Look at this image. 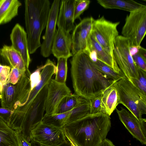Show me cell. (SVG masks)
<instances>
[{"mask_svg":"<svg viewBox=\"0 0 146 146\" xmlns=\"http://www.w3.org/2000/svg\"><path fill=\"white\" fill-rule=\"evenodd\" d=\"M73 56L70 60L71 74L74 90L78 96L90 100L117 81L108 78L97 69L87 54L81 52Z\"/></svg>","mask_w":146,"mask_h":146,"instance_id":"1","label":"cell"},{"mask_svg":"<svg viewBox=\"0 0 146 146\" xmlns=\"http://www.w3.org/2000/svg\"><path fill=\"white\" fill-rule=\"evenodd\" d=\"M111 124L110 116L99 113L67 123L62 129L77 146H100Z\"/></svg>","mask_w":146,"mask_h":146,"instance_id":"2","label":"cell"},{"mask_svg":"<svg viewBox=\"0 0 146 146\" xmlns=\"http://www.w3.org/2000/svg\"><path fill=\"white\" fill-rule=\"evenodd\" d=\"M25 21L29 54L41 46L40 38L46 27L50 3L48 0H25Z\"/></svg>","mask_w":146,"mask_h":146,"instance_id":"3","label":"cell"},{"mask_svg":"<svg viewBox=\"0 0 146 146\" xmlns=\"http://www.w3.org/2000/svg\"><path fill=\"white\" fill-rule=\"evenodd\" d=\"M119 104L125 107L139 120L146 114V96H144L124 76L115 82Z\"/></svg>","mask_w":146,"mask_h":146,"instance_id":"4","label":"cell"},{"mask_svg":"<svg viewBox=\"0 0 146 146\" xmlns=\"http://www.w3.org/2000/svg\"><path fill=\"white\" fill-rule=\"evenodd\" d=\"M31 74L27 70L15 84L6 83L3 85L0 94L1 107L14 111L26 103L31 91Z\"/></svg>","mask_w":146,"mask_h":146,"instance_id":"5","label":"cell"},{"mask_svg":"<svg viewBox=\"0 0 146 146\" xmlns=\"http://www.w3.org/2000/svg\"><path fill=\"white\" fill-rule=\"evenodd\" d=\"M146 33V6L144 5L127 16L121 34L129 39L130 46H139Z\"/></svg>","mask_w":146,"mask_h":146,"instance_id":"6","label":"cell"},{"mask_svg":"<svg viewBox=\"0 0 146 146\" xmlns=\"http://www.w3.org/2000/svg\"><path fill=\"white\" fill-rule=\"evenodd\" d=\"M48 84L46 85L36 96L25 113L21 130L24 137L29 142L31 141V131L42 122L45 111Z\"/></svg>","mask_w":146,"mask_h":146,"instance_id":"7","label":"cell"},{"mask_svg":"<svg viewBox=\"0 0 146 146\" xmlns=\"http://www.w3.org/2000/svg\"><path fill=\"white\" fill-rule=\"evenodd\" d=\"M129 39L119 35L114 43L113 56L119 68L130 81L131 79H138L139 69L134 62L130 51Z\"/></svg>","mask_w":146,"mask_h":146,"instance_id":"8","label":"cell"},{"mask_svg":"<svg viewBox=\"0 0 146 146\" xmlns=\"http://www.w3.org/2000/svg\"><path fill=\"white\" fill-rule=\"evenodd\" d=\"M119 22H113L104 16L93 22L91 34L97 41L110 54L113 56L114 43L119 35L117 27Z\"/></svg>","mask_w":146,"mask_h":146,"instance_id":"9","label":"cell"},{"mask_svg":"<svg viewBox=\"0 0 146 146\" xmlns=\"http://www.w3.org/2000/svg\"><path fill=\"white\" fill-rule=\"evenodd\" d=\"M30 139L40 146H59L67 140L62 128L42 122L31 131Z\"/></svg>","mask_w":146,"mask_h":146,"instance_id":"10","label":"cell"},{"mask_svg":"<svg viewBox=\"0 0 146 146\" xmlns=\"http://www.w3.org/2000/svg\"><path fill=\"white\" fill-rule=\"evenodd\" d=\"M94 19L92 17L85 18L75 27L71 35L73 55L86 50Z\"/></svg>","mask_w":146,"mask_h":146,"instance_id":"11","label":"cell"},{"mask_svg":"<svg viewBox=\"0 0 146 146\" xmlns=\"http://www.w3.org/2000/svg\"><path fill=\"white\" fill-rule=\"evenodd\" d=\"M60 1L54 0L52 3L48 13L45 32L43 36V42L41 44L40 54L44 57H47L51 54V49L56 32Z\"/></svg>","mask_w":146,"mask_h":146,"instance_id":"12","label":"cell"},{"mask_svg":"<svg viewBox=\"0 0 146 146\" xmlns=\"http://www.w3.org/2000/svg\"><path fill=\"white\" fill-rule=\"evenodd\" d=\"M116 109L119 118L133 137L142 144L146 145V119L139 120L133 114L125 109Z\"/></svg>","mask_w":146,"mask_h":146,"instance_id":"13","label":"cell"},{"mask_svg":"<svg viewBox=\"0 0 146 146\" xmlns=\"http://www.w3.org/2000/svg\"><path fill=\"white\" fill-rule=\"evenodd\" d=\"M71 94L66 83H60L51 79L48 84L45 102L46 114H53L57 106L65 96Z\"/></svg>","mask_w":146,"mask_h":146,"instance_id":"14","label":"cell"},{"mask_svg":"<svg viewBox=\"0 0 146 146\" xmlns=\"http://www.w3.org/2000/svg\"><path fill=\"white\" fill-rule=\"evenodd\" d=\"M12 47L21 55L26 68L28 69L31 61L26 32L19 23L13 28L10 35Z\"/></svg>","mask_w":146,"mask_h":146,"instance_id":"15","label":"cell"},{"mask_svg":"<svg viewBox=\"0 0 146 146\" xmlns=\"http://www.w3.org/2000/svg\"><path fill=\"white\" fill-rule=\"evenodd\" d=\"M71 46V35L58 28L53 41L51 53L57 58H68L73 56L70 52Z\"/></svg>","mask_w":146,"mask_h":146,"instance_id":"16","label":"cell"},{"mask_svg":"<svg viewBox=\"0 0 146 146\" xmlns=\"http://www.w3.org/2000/svg\"><path fill=\"white\" fill-rule=\"evenodd\" d=\"M56 66L49 59H48L40 73L41 80L39 83L30 92L27 100L23 106L19 107V111L25 113L30 104L41 89L51 79L52 76L56 73Z\"/></svg>","mask_w":146,"mask_h":146,"instance_id":"17","label":"cell"},{"mask_svg":"<svg viewBox=\"0 0 146 146\" xmlns=\"http://www.w3.org/2000/svg\"><path fill=\"white\" fill-rule=\"evenodd\" d=\"M74 0H62L60 4L57 25L66 33H69L75 26L74 19Z\"/></svg>","mask_w":146,"mask_h":146,"instance_id":"18","label":"cell"},{"mask_svg":"<svg viewBox=\"0 0 146 146\" xmlns=\"http://www.w3.org/2000/svg\"><path fill=\"white\" fill-rule=\"evenodd\" d=\"M91 50L95 52L97 59L111 67L117 73L124 75L113 57L108 53L91 34L88 41L87 48L84 52L88 54Z\"/></svg>","mask_w":146,"mask_h":146,"instance_id":"19","label":"cell"},{"mask_svg":"<svg viewBox=\"0 0 146 146\" xmlns=\"http://www.w3.org/2000/svg\"><path fill=\"white\" fill-rule=\"evenodd\" d=\"M114 83L107 87L102 93L101 113L110 116L119 104L117 91Z\"/></svg>","mask_w":146,"mask_h":146,"instance_id":"20","label":"cell"},{"mask_svg":"<svg viewBox=\"0 0 146 146\" xmlns=\"http://www.w3.org/2000/svg\"><path fill=\"white\" fill-rule=\"evenodd\" d=\"M0 56L11 68L16 67L24 73L28 69L20 54L12 46L4 45L0 49Z\"/></svg>","mask_w":146,"mask_h":146,"instance_id":"21","label":"cell"},{"mask_svg":"<svg viewBox=\"0 0 146 146\" xmlns=\"http://www.w3.org/2000/svg\"><path fill=\"white\" fill-rule=\"evenodd\" d=\"M21 5L18 0H0V25L9 22L16 16Z\"/></svg>","mask_w":146,"mask_h":146,"instance_id":"22","label":"cell"},{"mask_svg":"<svg viewBox=\"0 0 146 146\" xmlns=\"http://www.w3.org/2000/svg\"><path fill=\"white\" fill-rule=\"evenodd\" d=\"M97 1L106 9H117L129 12L144 5L133 0H97Z\"/></svg>","mask_w":146,"mask_h":146,"instance_id":"23","label":"cell"},{"mask_svg":"<svg viewBox=\"0 0 146 146\" xmlns=\"http://www.w3.org/2000/svg\"><path fill=\"white\" fill-rule=\"evenodd\" d=\"M0 146H18L15 131L0 117Z\"/></svg>","mask_w":146,"mask_h":146,"instance_id":"24","label":"cell"},{"mask_svg":"<svg viewBox=\"0 0 146 146\" xmlns=\"http://www.w3.org/2000/svg\"><path fill=\"white\" fill-rule=\"evenodd\" d=\"M85 98L75 94L64 97L56 108L54 114H60L70 111Z\"/></svg>","mask_w":146,"mask_h":146,"instance_id":"25","label":"cell"},{"mask_svg":"<svg viewBox=\"0 0 146 146\" xmlns=\"http://www.w3.org/2000/svg\"><path fill=\"white\" fill-rule=\"evenodd\" d=\"M70 111L63 113L48 115L45 114L42 121L43 123L59 128H62L67 124Z\"/></svg>","mask_w":146,"mask_h":146,"instance_id":"26","label":"cell"},{"mask_svg":"<svg viewBox=\"0 0 146 146\" xmlns=\"http://www.w3.org/2000/svg\"><path fill=\"white\" fill-rule=\"evenodd\" d=\"M89 100L85 99L70 111L67 124L80 119L89 114Z\"/></svg>","mask_w":146,"mask_h":146,"instance_id":"27","label":"cell"},{"mask_svg":"<svg viewBox=\"0 0 146 146\" xmlns=\"http://www.w3.org/2000/svg\"><path fill=\"white\" fill-rule=\"evenodd\" d=\"M92 62L97 69L110 79L117 81L125 76L116 72L111 67L98 59Z\"/></svg>","mask_w":146,"mask_h":146,"instance_id":"28","label":"cell"},{"mask_svg":"<svg viewBox=\"0 0 146 146\" xmlns=\"http://www.w3.org/2000/svg\"><path fill=\"white\" fill-rule=\"evenodd\" d=\"M68 58L63 57L57 58L54 80L58 82L65 83L67 76Z\"/></svg>","mask_w":146,"mask_h":146,"instance_id":"29","label":"cell"},{"mask_svg":"<svg viewBox=\"0 0 146 146\" xmlns=\"http://www.w3.org/2000/svg\"><path fill=\"white\" fill-rule=\"evenodd\" d=\"M137 66L140 69L146 72V50L139 46L137 52L131 55Z\"/></svg>","mask_w":146,"mask_h":146,"instance_id":"30","label":"cell"},{"mask_svg":"<svg viewBox=\"0 0 146 146\" xmlns=\"http://www.w3.org/2000/svg\"><path fill=\"white\" fill-rule=\"evenodd\" d=\"M130 81L138 91L146 96V72L139 69V78L131 79Z\"/></svg>","mask_w":146,"mask_h":146,"instance_id":"31","label":"cell"},{"mask_svg":"<svg viewBox=\"0 0 146 146\" xmlns=\"http://www.w3.org/2000/svg\"><path fill=\"white\" fill-rule=\"evenodd\" d=\"M90 3L88 0H74V19H80V15L88 8Z\"/></svg>","mask_w":146,"mask_h":146,"instance_id":"32","label":"cell"},{"mask_svg":"<svg viewBox=\"0 0 146 146\" xmlns=\"http://www.w3.org/2000/svg\"><path fill=\"white\" fill-rule=\"evenodd\" d=\"M102 96V93L89 100V114H94L101 113Z\"/></svg>","mask_w":146,"mask_h":146,"instance_id":"33","label":"cell"},{"mask_svg":"<svg viewBox=\"0 0 146 146\" xmlns=\"http://www.w3.org/2000/svg\"><path fill=\"white\" fill-rule=\"evenodd\" d=\"M24 73L17 68H11L6 83H10L13 85L15 84Z\"/></svg>","mask_w":146,"mask_h":146,"instance_id":"34","label":"cell"},{"mask_svg":"<svg viewBox=\"0 0 146 146\" xmlns=\"http://www.w3.org/2000/svg\"><path fill=\"white\" fill-rule=\"evenodd\" d=\"M43 67L44 66L40 67L31 74L30 77L31 91L40 82L41 80L40 71L42 69Z\"/></svg>","mask_w":146,"mask_h":146,"instance_id":"35","label":"cell"},{"mask_svg":"<svg viewBox=\"0 0 146 146\" xmlns=\"http://www.w3.org/2000/svg\"><path fill=\"white\" fill-rule=\"evenodd\" d=\"M11 69L9 66L2 65L0 63V82L3 86L6 82Z\"/></svg>","mask_w":146,"mask_h":146,"instance_id":"36","label":"cell"},{"mask_svg":"<svg viewBox=\"0 0 146 146\" xmlns=\"http://www.w3.org/2000/svg\"><path fill=\"white\" fill-rule=\"evenodd\" d=\"M15 132L18 146H32L31 143L24 137L21 130H15Z\"/></svg>","mask_w":146,"mask_h":146,"instance_id":"37","label":"cell"},{"mask_svg":"<svg viewBox=\"0 0 146 146\" xmlns=\"http://www.w3.org/2000/svg\"><path fill=\"white\" fill-rule=\"evenodd\" d=\"M100 146H115L112 141L106 138L102 142Z\"/></svg>","mask_w":146,"mask_h":146,"instance_id":"38","label":"cell"},{"mask_svg":"<svg viewBox=\"0 0 146 146\" xmlns=\"http://www.w3.org/2000/svg\"><path fill=\"white\" fill-rule=\"evenodd\" d=\"M64 133L66 137L70 143L71 146H77L68 135L65 132H64Z\"/></svg>","mask_w":146,"mask_h":146,"instance_id":"39","label":"cell"},{"mask_svg":"<svg viewBox=\"0 0 146 146\" xmlns=\"http://www.w3.org/2000/svg\"><path fill=\"white\" fill-rule=\"evenodd\" d=\"M31 143L32 146H40L38 144L34 143ZM59 146H71V145L69 141L67 139V141L66 142H65Z\"/></svg>","mask_w":146,"mask_h":146,"instance_id":"40","label":"cell"},{"mask_svg":"<svg viewBox=\"0 0 146 146\" xmlns=\"http://www.w3.org/2000/svg\"><path fill=\"white\" fill-rule=\"evenodd\" d=\"M3 84L0 82V94L2 92L3 87Z\"/></svg>","mask_w":146,"mask_h":146,"instance_id":"41","label":"cell"}]
</instances>
